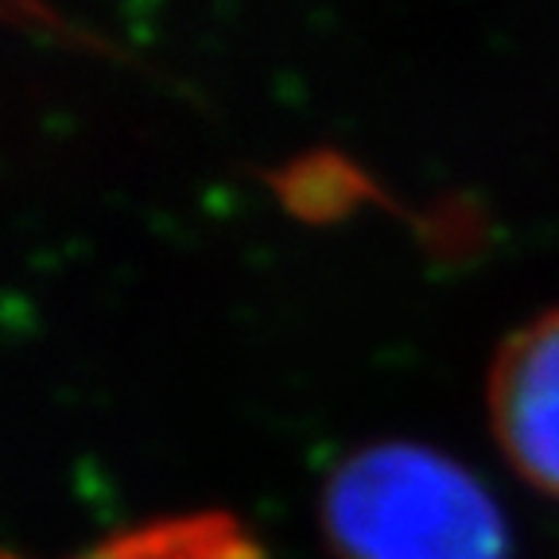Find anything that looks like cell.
I'll list each match as a JSON object with an SVG mask.
<instances>
[{"label":"cell","mask_w":559,"mask_h":559,"mask_svg":"<svg viewBox=\"0 0 559 559\" xmlns=\"http://www.w3.org/2000/svg\"><path fill=\"white\" fill-rule=\"evenodd\" d=\"M486 404L506 463L533 489L559 498V307L501 342Z\"/></svg>","instance_id":"2"},{"label":"cell","mask_w":559,"mask_h":559,"mask_svg":"<svg viewBox=\"0 0 559 559\" xmlns=\"http://www.w3.org/2000/svg\"><path fill=\"white\" fill-rule=\"evenodd\" d=\"M74 559H261V548L237 516L202 509L105 536Z\"/></svg>","instance_id":"3"},{"label":"cell","mask_w":559,"mask_h":559,"mask_svg":"<svg viewBox=\"0 0 559 559\" xmlns=\"http://www.w3.org/2000/svg\"><path fill=\"white\" fill-rule=\"evenodd\" d=\"M319 524L338 559H509L506 516L486 486L401 439L358 447L326 474Z\"/></svg>","instance_id":"1"}]
</instances>
